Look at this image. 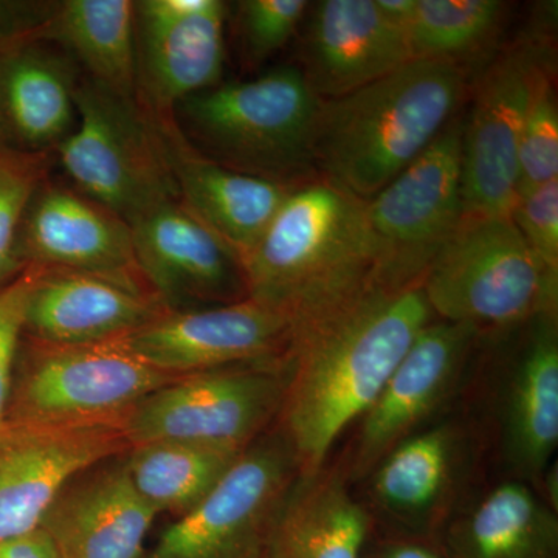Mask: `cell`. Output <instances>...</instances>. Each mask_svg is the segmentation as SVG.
<instances>
[{
    "label": "cell",
    "instance_id": "cell-1",
    "mask_svg": "<svg viewBox=\"0 0 558 558\" xmlns=\"http://www.w3.org/2000/svg\"><path fill=\"white\" fill-rule=\"evenodd\" d=\"M433 319L422 286L389 290L371 281L293 323L278 429L295 453L301 476L326 468L341 433L365 414Z\"/></svg>",
    "mask_w": 558,
    "mask_h": 558
},
{
    "label": "cell",
    "instance_id": "cell-2",
    "mask_svg": "<svg viewBox=\"0 0 558 558\" xmlns=\"http://www.w3.org/2000/svg\"><path fill=\"white\" fill-rule=\"evenodd\" d=\"M465 90V65L411 60L362 89L322 101L315 172L360 201L373 199L449 126Z\"/></svg>",
    "mask_w": 558,
    "mask_h": 558
},
{
    "label": "cell",
    "instance_id": "cell-3",
    "mask_svg": "<svg viewBox=\"0 0 558 558\" xmlns=\"http://www.w3.org/2000/svg\"><path fill=\"white\" fill-rule=\"evenodd\" d=\"M248 299L293 323L318 314L373 281L366 202L328 180L295 186L242 258Z\"/></svg>",
    "mask_w": 558,
    "mask_h": 558
},
{
    "label": "cell",
    "instance_id": "cell-4",
    "mask_svg": "<svg viewBox=\"0 0 558 558\" xmlns=\"http://www.w3.org/2000/svg\"><path fill=\"white\" fill-rule=\"evenodd\" d=\"M322 98L301 69L219 83L180 101V131L202 156L230 170L299 186L314 178Z\"/></svg>",
    "mask_w": 558,
    "mask_h": 558
},
{
    "label": "cell",
    "instance_id": "cell-5",
    "mask_svg": "<svg viewBox=\"0 0 558 558\" xmlns=\"http://www.w3.org/2000/svg\"><path fill=\"white\" fill-rule=\"evenodd\" d=\"M422 290L435 317L480 333L558 310V274L535 256L510 216H462Z\"/></svg>",
    "mask_w": 558,
    "mask_h": 558
},
{
    "label": "cell",
    "instance_id": "cell-6",
    "mask_svg": "<svg viewBox=\"0 0 558 558\" xmlns=\"http://www.w3.org/2000/svg\"><path fill=\"white\" fill-rule=\"evenodd\" d=\"M179 377L140 359L123 339L89 344L28 339L17 352L7 422L121 425L143 399Z\"/></svg>",
    "mask_w": 558,
    "mask_h": 558
},
{
    "label": "cell",
    "instance_id": "cell-7",
    "mask_svg": "<svg viewBox=\"0 0 558 558\" xmlns=\"http://www.w3.org/2000/svg\"><path fill=\"white\" fill-rule=\"evenodd\" d=\"M75 130L58 146L73 189L128 223L178 201L159 138L137 102L81 76Z\"/></svg>",
    "mask_w": 558,
    "mask_h": 558
},
{
    "label": "cell",
    "instance_id": "cell-8",
    "mask_svg": "<svg viewBox=\"0 0 558 558\" xmlns=\"http://www.w3.org/2000/svg\"><path fill=\"white\" fill-rule=\"evenodd\" d=\"M288 376L286 357L186 374L143 399L121 428L131 446L180 440L242 451L278 421Z\"/></svg>",
    "mask_w": 558,
    "mask_h": 558
},
{
    "label": "cell",
    "instance_id": "cell-9",
    "mask_svg": "<svg viewBox=\"0 0 558 558\" xmlns=\"http://www.w3.org/2000/svg\"><path fill=\"white\" fill-rule=\"evenodd\" d=\"M462 121L451 120L402 174L366 202L373 281L418 288L462 216Z\"/></svg>",
    "mask_w": 558,
    "mask_h": 558
},
{
    "label": "cell",
    "instance_id": "cell-10",
    "mask_svg": "<svg viewBox=\"0 0 558 558\" xmlns=\"http://www.w3.org/2000/svg\"><path fill=\"white\" fill-rule=\"evenodd\" d=\"M300 475L288 439L279 429L267 432L160 535L146 558H267L279 510Z\"/></svg>",
    "mask_w": 558,
    "mask_h": 558
},
{
    "label": "cell",
    "instance_id": "cell-11",
    "mask_svg": "<svg viewBox=\"0 0 558 558\" xmlns=\"http://www.w3.org/2000/svg\"><path fill=\"white\" fill-rule=\"evenodd\" d=\"M553 75L539 44H515L484 70L462 123L464 215L510 216L519 199V145L532 97Z\"/></svg>",
    "mask_w": 558,
    "mask_h": 558
},
{
    "label": "cell",
    "instance_id": "cell-12",
    "mask_svg": "<svg viewBox=\"0 0 558 558\" xmlns=\"http://www.w3.org/2000/svg\"><path fill=\"white\" fill-rule=\"evenodd\" d=\"M481 333L464 323L433 319L407 349L360 421L349 481L365 480L400 440L433 424L464 380Z\"/></svg>",
    "mask_w": 558,
    "mask_h": 558
},
{
    "label": "cell",
    "instance_id": "cell-13",
    "mask_svg": "<svg viewBox=\"0 0 558 558\" xmlns=\"http://www.w3.org/2000/svg\"><path fill=\"white\" fill-rule=\"evenodd\" d=\"M227 5L220 0L135 2V102L150 119L218 86L226 60Z\"/></svg>",
    "mask_w": 558,
    "mask_h": 558
},
{
    "label": "cell",
    "instance_id": "cell-14",
    "mask_svg": "<svg viewBox=\"0 0 558 558\" xmlns=\"http://www.w3.org/2000/svg\"><path fill=\"white\" fill-rule=\"evenodd\" d=\"M130 447L121 425L7 422L0 428V542L38 531L70 481Z\"/></svg>",
    "mask_w": 558,
    "mask_h": 558
},
{
    "label": "cell",
    "instance_id": "cell-15",
    "mask_svg": "<svg viewBox=\"0 0 558 558\" xmlns=\"http://www.w3.org/2000/svg\"><path fill=\"white\" fill-rule=\"evenodd\" d=\"M140 277L167 312L226 306L248 299L238 253L218 234L168 202L131 223Z\"/></svg>",
    "mask_w": 558,
    "mask_h": 558
},
{
    "label": "cell",
    "instance_id": "cell-16",
    "mask_svg": "<svg viewBox=\"0 0 558 558\" xmlns=\"http://www.w3.org/2000/svg\"><path fill=\"white\" fill-rule=\"evenodd\" d=\"M289 318L255 300L167 312L123 341L149 365L174 376L284 359Z\"/></svg>",
    "mask_w": 558,
    "mask_h": 558
},
{
    "label": "cell",
    "instance_id": "cell-17",
    "mask_svg": "<svg viewBox=\"0 0 558 558\" xmlns=\"http://www.w3.org/2000/svg\"><path fill=\"white\" fill-rule=\"evenodd\" d=\"M475 446L457 418L418 429L385 454L365 480L374 508L413 537L432 538L458 512L472 478Z\"/></svg>",
    "mask_w": 558,
    "mask_h": 558
},
{
    "label": "cell",
    "instance_id": "cell-18",
    "mask_svg": "<svg viewBox=\"0 0 558 558\" xmlns=\"http://www.w3.org/2000/svg\"><path fill=\"white\" fill-rule=\"evenodd\" d=\"M17 255L25 269L87 271L146 286L135 264L130 223L49 178L25 211Z\"/></svg>",
    "mask_w": 558,
    "mask_h": 558
},
{
    "label": "cell",
    "instance_id": "cell-19",
    "mask_svg": "<svg viewBox=\"0 0 558 558\" xmlns=\"http://www.w3.org/2000/svg\"><path fill=\"white\" fill-rule=\"evenodd\" d=\"M33 269L24 336L53 344L120 340L167 314L146 286L87 274Z\"/></svg>",
    "mask_w": 558,
    "mask_h": 558
},
{
    "label": "cell",
    "instance_id": "cell-20",
    "mask_svg": "<svg viewBox=\"0 0 558 558\" xmlns=\"http://www.w3.org/2000/svg\"><path fill=\"white\" fill-rule=\"evenodd\" d=\"M146 119L159 138L179 204L242 260L295 186L230 170L202 156L180 131L175 117Z\"/></svg>",
    "mask_w": 558,
    "mask_h": 558
},
{
    "label": "cell",
    "instance_id": "cell-21",
    "mask_svg": "<svg viewBox=\"0 0 558 558\" xmlns=\"http://www.w3.org/2000/svg\"><path fill=\"white\" fill-rule=\"evenodd\" d=\"M157 515L132 484L123 453L70 481L40 529L61 558H146Z\"/></svg>",
    "mask_w": 558,
    "mask_h": 558
},
{
    "label": "cell",
    "instance_id": "cell-22",
    "mask_svg": "<svg viewBox=\"0 0 558 558\" xmlns=\"http://www.w3.org/2000/svg\"><path fill=\"white\" fill-rule=\"evenodd\" d=\"M310 20L301 72L323 101L362 89L411 61L405 32L381 14L376 0H323Z\"/></svg>",
    "mask_w": 558,
    "mask_h": 558
},
{
    "label": "cell",
    "instance_id": "cell-23",
    "mask_svg": "<svg viewBox=\"0 0 558 558\" xmlns=\"http://www.w3.org/2000/svg\"><path fill=\"white\" fill-rule=\"evenodd\" d=\"M80 80L76 62L46 40L0 51V148L51 156L75 130Z\"/></svg>",
    "mask_w": 558,
    "mask_h": 558
},
{
    "label": "cell",
    "instance_id": "cell-24",
    "mask_svg": "<svg viewBox=\"0 0 558 558\" xmlns=\"http://www.w3.org/2000/svg\"><path fill=\"white\" fill-rule=\"evenodd\" d=\"M509 371L499 411L501 457L512 478L538 488L558 446V319L539 314Z\"/></svg>",
    "mask_w": 558,
    "mask_h": 558
},
{
    "label": "cell",
    "instance_id": "cell-25",
    "mask_svg": "<svg viewBox=\"0 0 558 558\" xmlns=\"http://www.w3.org/2000/svg\"><path fill=\"white\" fill-rule=\"evenodd\" d=\"M373 517L349 490L344 470L296 480L279 510L267 558H365Z\"/></svg>",
    "mask_w": 558,
    "mask_h": 558
},
{
    "label": "cell",
    "instance_id": "cell-26",
    "mask_svg": "<svg viewBox=\"0 0 558 558\" xmlns=\"http://www.w3.org/2000/svg\"><path fill=\"white\" fill-rule=\"evenodd\" d=\"M446 527L451 558H558L557 509L526 481H502Z\"/></svg>",
    "mask_w": 558,
    "mask_h": 558
},
{
    "label": "cell",
    "instance_id": "cell-27",
    "mask_svg": "<svg viewBox=\"0 0 558 558\" xmlns=\"http://www.w3.org/2000/svg\"><path fill=\"white\" fill-rule=\"evenodd\" d=\"M38 40L69 54L86 78L135 101V2L62 0L54 2Z\"/></svg>",
    "mask_w": 558,
    "mask_h": 558
},
{
    "label": "cell",
    "instance_id": "cell-28",
    "mask_svg": "<svg viewBox=\"0 0 558 558\" xmlns=\"http://www.w3.org/2000/svg\"><path fill=\"white\" fill-rule=\"evenodd\" d=\"M242 451L150 440L131 446L124 462L132 484L150 508L179 519L218 486Z\"/></svg>",
    "mask_w": 558,
    "mask_h": 558
},
{
    "label": "cell",
    "instance_id": "cell-29",
    "mask_svg": "<svg viewBox=\"0 0 558 558\" xmlns=\"http://www.w3.org/2000/svg\"><path fill=\"white\" fill-rule=\"evenodd\" d=\"M506 3L499 0H417L409 28L411 60L464 65L495 38Z\"/></svg>",
    "mask_w": 558,
    "mask_h": 558
},
{
    "label": "cell",
    "instance_id": "cell-30",
    "mask_svg": "<svg viewBox=\"0 0 558 558\" xmlns=\"http://www.w3.org/2000/svg\"><path fill=\"white\" fill-rule=\"evenodd\" d=\"M49 156H25L0 148V290L25 270L17 238L32 197L49 172Z\"/></svg>",
    "mask_w": 558,
    "mask_h": 558
},
{
    "label": "cell",
    "instance_id": "cell-31",
    "mask_svg": "<svg viewBox=\"0 0 558 558\" xmlns=\"http://www.w3.org/2000/svg\"><path fill=\"white\" fill-rule=\"evenodd\" d=\"M558 179V108L553 75L543 80L529 106L519 145V196Z\"/></svg>",
    "mask_w": 558,
    "mask_h": 558
},
{
    "label": "cell",
    "instance_id": "cell-32",
    "mask_svg": "<svg viewBox=\"0 0 558 558\" xmlns=\"http://www.w3.org/2000/svg\"><path fill=\"white\" fill-rule=\"evenodd\" d=\"M310 9L306 0H244L238 3L242 53L260 64L292 39Z\"/></svg>",
    "mask_w": 558,
    "mask_h": 558
},
{
    "label": "cell",
    "instance_id": "cell-33",
    "mask_svg": "<svg viewBox=\"0 0 558 558\" xmlns=\"http://www.w3.org/2000/svg\"><path fill=\"white\" fill-rule=\"evenodd\" d=\"M510 218L535 256L558 274V179L521 193Z\"/></svg>",
    "mask_w": 558,
    "mask_h": 558
},
{
    "label": "cell",
    "instance_id": "cell-34",
    "mask_svg": "<svg viewBox=\"0 0 558 558\" xmlns=\"http://www.w3.org/2000/svg\"><path fill=\"white\" fill-rule=\"evenodd\" d=\"M32 282L33 269L27 267L20 277L0 290V428L9 421L11 389L17 352L24 337Z\"/></svg>",
    "mask_w": 558,
    "mask_h": 558
},
{
    "label": "cell",
    "instance_id": "cell-35",
    "mask_svg": "<svg viewBox=\"0 0 558 558\" xmlns=\"http://www.w3.org/2000/svg\"><path fill=\"white\" fill-rule=\"evenodd\" d=\"M365 558H451L446 549L439 548L432 538L400 535L384 539L366 553Z\"/></svg>",
    "mask_w": 558,
    "mask_h": 558
},
{
    "label": "cell",
    "instance_id": "cell-36",
    "mask_svg": "<svg viewBox=\"0 0 558 558\" xmlns=\"http://www.w3.org/2000/svg\"><path fill=\"white\" fill-rule=\"evenodd\" d=\"M0 558H61L44 529L0 542Z\"/></svg>",
    "mask_w": 558,
    "mask_h": 558
},
{
    "label": "cell",
    "instance_id": "cell-37",
    "mask_svg": "<svg viewBox=\"0 0 558 558\" xmlns=\"http://www.w3.org/2000/svg\"><path fill=\"white\" fill-rule=\"evenodd\" d=\"M377 7L392 25L409 35L417 0H376ZM409 38V36H407Z\"/></svg>",
    "mask_w": 558,
    "mask_h": 558
}]
</instances>
